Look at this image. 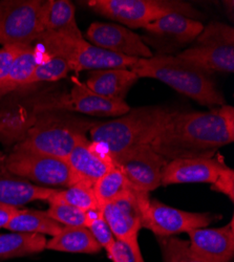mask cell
Masks as SVG:
<instances>
[{"label": "cell", "mask_w": 234, "mask_h": 262, "mask_svg": "<svg viewBox=\"0 0 234 262\" xmlns=\"http://www.w3.org/2000/svg\"><path fill=\"white\" fill-rule=\"evenodd\" d=\"M37 109L40 115L49 111L80 113L97 117H121L131 111L125 101L106 99L92 92L85 83L74 80L69 95L38 100Z\"/></svg>", "instance_id": "12"}, {"label": "cell", "mask_w": 234, "mask_h": 262, "mask_svg": "<svg viewBox=\"0 0 234 262\" xmlns=\"http://www.w3.org/2000/svg\"><path fill=\"white\" fill-rule=\"evenodd\" d=\"M130 69L139 78L159 80L203 106L216 108L226 105L210 75L177 56L154 55L138 59Z\"/></svg>", "instance_id": "3"}, {"label": "cell", "mask_w": 234, "mask_h": 262, "mask_svg": "<svg viewBox=\"0 0 234 262\" xmlns=\"http://www.w3.org/2000/svg\"><path fill=\"white\" fill-rule=\"evenodd\" d=\"M37 102L38 100L19 104L10 111L3 112L0 140L7 144H12L14 142L19 143L25 139L40 115L37 109Z\"/></svg>", "instance_id": "22"}, {"label": "cell", "mask_w": 234, "mask_h": 262, "mask_svg": "<svg viewBox=\"0 0 234 262\" xmlns=\"http://www.w3.org/2000/svg\"><path fill=\"white\" fill-rule=\"evenodd\" d=\"M150 201V193L132 187L115 201L100 208L115 238L129 244L137 253H141L138 234L142 229L144 210Z\"/></svg>", "instance_id": "10"}, {"label": "cell", "mask_w": 234, "mask_h": 262, "mask_svg": "<svg viewBox=\"0 0 234 262\" xmlns=\"http://www.w3.org/2000/svg\"><path fill=\"white\" fill-rule=\"evenodd\" d=\"M6 167L14 176L48 186L75 185L72 170L66 160L37 152L14 149L6 157Z\"/></svg>", "instance_id": "11"}, {"label": "cell", "mask_w": 234, "mask_h": 262, "mask_svg": "<svg viewBox=\"0 0 234 262\" xmlns=\"http://www.w3.org/2000/svg\"><path fill=\"white\" fill-rule=\"evenodd\" d=\"M51 57L66 60L72 72L97 71L116 68L130 69L138 59L124 57L99 49L88 42L83 37L41 33L37 39Z\"/></svg>", "instance_id": "5"}, {"label": "cell", "mask_w": 234, "mask_h": 262, "mask_svg": "<svg viewBox=\"0 0 234 262\" xmlns=\"http://www.w3.org/2000/svg\"><path fill=\"white\" fill-rule=\"evenodd\" d=\"M211 190L225 194L233 203L234 201V171L225 167L219 174L218 179L214 184H211Z\"/></svg>", "instance_id": "34"}, {"label": "cell", "mask_w": 234, "mask_h": 262, "mask_svg": "<svg viewBox=\"0 0 234 262\" xmlns=\"http://www.w3.org/2000/svg\"><path fill=\"white\" fill-rule=\"evenodd\" d=\"M23 48L20 47H3L0 49V81L8 75L16 56Z\"/></svg>", "instance_id": "35"}, {"label": "cell", "mask_w": 234, "mask_h": 262, "mask_svg": "<svg viewBox=\"0 0 234 262\" xmlns=\"http://www.w3.org/2000/svg\"><path fill=\"white\" fill-rule=\"evenodd\" d=\"M207 74L234 71V30L220 21H210L191 45L176 55Z\"/></svg>", "instance_id": "7"}, {"label": "cell", "mask_w": 234, "mask_h": 262, "mask_svg": "<svg viewBox=\"0 0 234 262\" xmlns=\"http://www.w3.org/2000/svg\"><path fill=\"white\" fill-rule=\"evenodd\" d=\"M46 249L67 253L97 254L102 248L87 227H63L58 235L47 243Z\"/></svg>", "instance_id": "23"}, {"label": "cell", "mask_w": 234, "mask_h": 262, "mask_svg": "<svg viewBox=\"0 0 234 262\" xmlns=\"http://www.w3.org/2000/svg\"><path fill=\"white\" fill-rule=\"evenodd\" d=\"M112 161L134 189L146 193L161 186L162 171L168 163L151 145L123 152Z\"/></svg>", "instance_id": "13"}, {"label": "cell", "mask_w": 234, "mask_h": 262, "mask_svg": "<svg viewBox=\"0 0 234 262\" xmlns=\"http://www.w3.org/2000/svg\"><path fill=\"white\" fill-rule=\"evenodd\" d=\"M233 141L234 108L226 104L208 112H177L151 147L169 162L178 159H209Z\"/></svg>", "instance_id": "1"}, {"label": "cell", "mask_w": 234, "mask_h": 262, "mask_svg": "<svg viewBox=\"0 0 234 262\" xmlns=\"http://www.w3.org/2000/svg\"><path fill=\"white\" fill-rule=\"evenodd\" d=\"M41 0L0 2V45L26 48L37 41L40 26Z\"/></svg>", "instance_id": "9"}, {"label": "cell", "mask_w": 234, "mask_h": 262, "mask_svg": "<svg viewBox=\"0 0 234 262\" xmlns=\"http://www.w3.org/2000/svg\"><path fill=\"white\" fill-rule=\"evenodd\" d=\"M48 240L42 234L13 232L0 235V258H15L40 253L47 248Z\"/></svg>", "instance_id": "26"}, {"label": "cell", "mask_w": 234, "mask_h": 262, "mask_svg": "<svg viewBox=\"0 0 234 262\" xmlns=\"http://www.w3.org/2000/svg\"><path fill=\"white\" fill-rule=\"evenodd\" d=\"M70 72H72V70L66 60L59 57H51L49 60L38 64L26 87L42 82H55L61 80L66 78Z\"/></svg>", "instance_id": "30"}, {"label": "cell", "mask_w": 234, "mask_h": 262, "mask_svg": "<svg viewBox=\"0 0 234 262\" xmlns=\"http://www.w3.org/2000/svg\"><path fill=\"white\" fill-rule=\"evenodd\" d=\"M96 122L63 111L45 112L39 115L25 139L17 143L14 149L67 161L73 149L88 140L87 133H90Z\"/></svg>", "instance_id": "4"}, {"label": "cell", "mask_w": 234, "mask_h": 262, "mask_svg": "<svg viewBox=\"0 0 234 262\" xmlns=\"http://www.w3.org/2000/svg\"><path fill=\"white\" fill-rule=\"evenodd\" d=\"M2 118H3V112H0V131H2L3 124H2Z\"/></svg>", "instance_id": "37"}, {"label": "cell", "mask_w": 234, "mask_h": 262, "mask_svg": "<svg viewBox=\"0 0 234 262\" xmlns=\"http://www.w3.org/2000/svg\"><path fill=\"white\" fill-rule=\"evenodd\" d=\"M131 188V184L123 173L114 166L94 185V192L101 208L103 205L118 199Z\"/></svg>", "instance_id": "28"}, {"label": "cell", "mask_w": 234, "mask_h": 262, "mask_svg": "<svg viewBox=\"0 0 234 262\" xmlns=\"http://www.w3.org/2000/svg\"><path fill=\"white\" fill-rule=\"evenodd\" d=\"M62 229L63 226L50 218L46 212L34 210H18L6 227V230L11 232L36 233L52 237L58 235Z\"/></svg>", "instance_id": "25"}, {"label": "cell", "mask_w": 234, "mask_h": 262, "mask_svg": "<svg viewBox=\"0 0 234 262\" xmlns=\"http://www.w3.org/2000/svg\"><path fill=\"white\" fill-rule=\"evenodd\" d=\"M190 249L207 262H230L234 256V228L231 223L219 229H195L187 232Z\"/></svg>", "instance_id": "17"}, {"label": "cell", "mask_w": 234, "mask_h": 262, "mask_svg": "<svg viewBox=\"0 0 234 262\" xmlns=\"http://www.w3.org/2000/svg\"><path fill=\"white\" fill-rule=\"evenodd\" d=\"M177 112L161 105L142 106L111 121L96 122L90 130L93 143L111 159L151 145Z\"/></svg>", "instance_id": "2"}, {"label": "cell", "mask_w": 234, "mask_h": 262, "mask_svg": "<svg viewBox=\"0 0 234 262\" xmlns=\"http://www.w3.org/2000/svg\"><path fill=\"white\" fill-rule=\"evenodd\" d=\"M46 213L50 218L63 227L88 228L91 222V211L87 212L62 203L50 204V208Z\"/></svg>", "instance_id": "29"}, {"label": "cell", "mask_w": 234, "mask_h": 262, "mask_svg": "<svg viewBox=\"0 0 234 262\" xmlns=\"http://www.w3.org/2000/svg\"><path fill=\"white\" fill-rule=\"evenodd\" d=\"M140 78L127 68L92 71L85 83L95 94L106 99L125 101L127 93Z\"/></svg>", "instance_id": "20"}, {"label": "cell", "mask_w": 234, "mask_h": 262, "mask_svg": "<svg viewBox=\"0 0 234 262\" xmlns=\"http://www.w3.org/2000/svg\"><path fill=\"white\" fill-rule=\"evenodd\" d=\"M88 229L97 240V243L101 248L109 252L115 243V236L105 218L102 215L101 210L91 211V222L88 226Z\"/></svg>", "instance_id": "32"}, {"label": "cell", "mask_w": 234, "mask_h": 262, "mask_svg": "<svg viewBox=\"0 0 234 262\" xmlns=\"http://www.w3.org/2000/svg\"><path fill=\"white\" fill-rule=\"evenodd\" d=\"M85 36L93 46L116 55L136 59H147L154 56L140 35L121 25L94 23Z\"/></svg>", "instance_id": "15"}, {"label": "cell", "mask_w": 234, "mask_h": 262, "mask_svg": "<svg viewBox=\"0 0 234 262\" xmlns=\"http://www.w3.org/2000/svg\"><path fill=\"white\" fill-rule=\"evenodd\" d=\"M39 63V56L34 47L23 48L16 56L8 75L0 81V99L9 93L26 87Z\"/></svg>", "instance_id": "24"}, {"label": "cell", "mask_w": 234, "mask_h": 262, "mask_svg": "<svg viewBox=\"0 0 234 262\" xmlns=\"http://www.w3.org/2000/svg\"><path fill=\"white\" fill-rule=\"evenodd\" d=\"M160 244L165 262H207L190 249L189 242L175 237H162Z\"/></svg>", "instance_id": "31"}, {"label": "cell", "mask_w": 234, "mask_h": 262, "mask_svg": "<svg viewBox=\"0 0 234 262\" xmlns=\"http://www.w3.org/2000/svg\"><path fill=\"white\" fill-rule=\"evenodd\" d=\"M108 254L113 262H145L141 253H137L129 244L118 239Z\"/></svg>", "instance_id": "33"}, {"label": "cell", "mask_w": 234, "mask_h": 262, "mask_svg": "<svg viewBox=\"0 0 234 262\" xmlns=\"http://www.w3.org/2000/svg\"><path fill=\"white\" fill-rule=\"evenodd\" d=\"M217 218L219 216L212 213L182 211L151 200L143 213L142 228L152 231L159 237H169L174 234L206 228Z\"/></svg>", "instance_id": "14"}, {"label": "cell", "mask_w": 234, "mask_h": 262, "mask_svg": "<svg viewBox=\"0 0 234 262\" xmlns=\"http://www.w3.org/2000/svg\"><path fill=\"white\" fill-rule=\"evenodd\" d=\"M19 209L0 203V229H6Z\"/></svg>", "instance_id": "36"}, {"label": "cell", "mask_w": 234, "mask_h": 262, "mask_svg": "<svg viewBox=\"0 0 234 262\" xmlns=\"http://www.w3.org/2000/svg\"><path fill=\"white\" fill-rule=\"evenodd\" d=\"M48 202L50 204H67L87 212L100 209L94 188L82 184H76L66 190L57 189V191L51 196Z\"/></svg>", "instance_id": "27"}, {"label": "cell", "mask_w": 234, "mask_h": 262, "mask_svg": "<svg viewBox=\"0 0 234 262\" xmlns=\"http://www.w3.org/2000/svg\"><path fill=\"white\" fill-rule=\"evenodd\" d=\"M42 33L66 34L83 37L77 25L75 6L69 0H48L40 8Z\"/></svg>", "instance_id": "21"}, {"label": "cell", "mask_w": 234, "mask_h": 262, "mask_svg": "<svg viewBox=\"0 0 234 262\" xmlns=\"http://www.w3.org/2000/svg\"><path fill=\"white\" fill-rule=\"evenodd\" d=\"M88 5L96 13L130 30L143 29L173 13L193 19L202 16L189 3L180 0H90Z\"/></svg>", "instance_id": "6"}, {"label": "cell", "mask_w": 234, "mask_h": 262, "mask_svg": "<svg viewBox=\"0 0 234 262\" xmlns=\"http://www.w3.org/2000/svg\"><path fill=\"white\" fill-rule=\"evenodd\" d=\"M203 29L200 20L173 13L143 28L141 38L154 55L176 56L187 49Z\"/></svg>", "instance_id": "8"}, {"label": "cell", "mask_w": 234, "mask_h": 262, "mask_svg": "<svg viewBox=\"0 0 234 262\" xmlns=\"http://www.w3.org/2000/svg\"><path fill=\"white\" fill-rule=\"evenodd\" d=\"M76 184L94 185L115 165L97 145L89 140L78 144L67 160Z\"/></svg>", "instance_id": "18"}, {"label": "cell", "mask_w": 234, "mask_h": 262, "mask_svg": "<svg viewBox=\"0 0 234 262\" xmlns=\"http://www.w3.org/2000/svg\"><path fill=\"white\" fill-rule=\"evenodd\" d=\"M225 167L222 158L169 161L162 171L161 186L189 183L214 184Z\"/></svg>", "instance_id": "16"}, {"label": "cell", "mask_w": 234, "mask_h": 262, "mask_svg": "<svg viewBox=\"0 0 234 262\" xmlns=\"http://www.w3.org/2000/svg\"><path fill=\"white\" fill-rule=\"evenodd\" d=\"M57 189L40 187L12 174L0 151V203L19 208L35 201H48Z\"/></svg>", "instance_id": "19"}]
</instances>
